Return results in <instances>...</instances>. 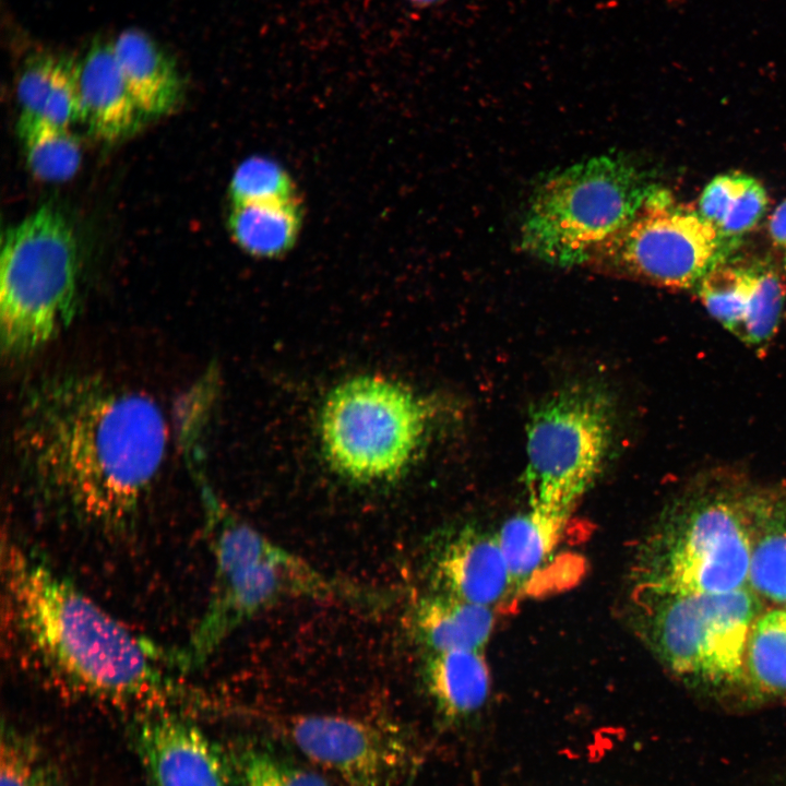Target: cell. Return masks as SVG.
Wrapping results in <instances>:
<instances>
[{"instance_id":"4","label":"cell","mask_w":786,"mask_h":786,"mask_svg":"<svg viewBox=\"0 0 786 786\" xmlns=\"http://www.w3.org/2000/svg\"><path fill=\"white\" fill-rule=\"evenodd\" d=\"M754 491L718 473L691 484L667 507L646 543L635 587L720 594L749 586Z\"/></svg>"},{"instance_id":"19","label":"cell","mask_w":786,"mask_h":786,"mask_svg":"<svg viewBox=\"0 0 786 786\" xmlns=\"http://www.w3.org/2000/svg\"><path fill=\"white\" fill-rule=\"evenodd\" d=\"M495 626L493 608L432 592L414 611V628L428 653L481 651Z\"/></svg>"},{"instance_id":"22","label":"cell","mask_w":786,"mask_h":786,"mask_svg":"<svg viewBox=\"0 0 786 786\" xmlns=\"http://www.w3.org/2000/svg\"><path fill=\"white\" fill-rule=\"evenodd\" d=\"M568 522L533 508L509 519L497 533L514 588L523 587L555 550Z\"/></svg>"},{"instance_id":"28","label":"cell","mask_w":786,"mask_h":786,"mask_svg":"<svg viewBox=\"0 0 786 786\" xmlns=\"http://www.w3.org/2000/svg\"><path fill=\"white\" fill-rule=\"evenodd\" d=\"M69 57L39 51L29 56L17 78L20 118L37 119Z\"/></svg>"},{"instance_id":"24","label":"cell","mask_w":786,"mask_h":786,"mask_svg":"<svg viewBox=\"0 0 786 786\" xmlns=\"http://www.w3.org/2000/svg\"><path fill=\"white\" fill-rule=\"evenodd\" d=\"M17 133L31 172L46 182H62L80 168L82 151L70 129L39 119L20 118Z\"/></svg>"},{"instance_id":"2","label":"cell","mask_w":786,"mask_h":786,"mask_svg":"<svg viewBox=\"0 0 786 786\" xmlns=\"http://www.w3.org/2000/svg\"><path fill=\"white\" fill-rule=\"evenodd\" d=\"M10 632L37 670L74 693L156 710L186 693L164 651L139 638L44 559L3 541Z\"/></svg>"},{"instance_id":"6","label":"cell","mask_w":786,"mask_h":786,"mask_svg":"<svg viewBox=\"0 0 786 786\" xmlns=\"http://www.w3.org/2000/svg\"><path fill=\"white\" fill-rule=\"evenodd\" d=\"M79 307V255L73 228L50 204L10 227L0 258V338L11 359L43 349L73 321Z\"/></svg>"},{"instance_id":"8","label":"cell","mask_w":786,"mask_h":786,"mask_svg":"<svg viewBox=\"0 0 786 786\" xmlns=\"http://www.w3.org/2000/svg\"><path fill=\"white\" fill-rule=\"evenodd\" d=\"M633 599L648 646L683 682L708 690L747 682V645L761 608L750 586L720 594L635 587Z\"/></svg>"},{"instance_id":"21","label":"cell","mask_w":786,"mask_h":786,"mask_svg":"<svg viewBox=\"0 0 786 786\" xmlns=\"http://www.w3.org/2000/svg\"><path fill=\"white\" fill-rule=\"evenodd\" d=\"M766 205L764 187L749 175L733 171L706 184L698 211L724 239L736 242L758 224Z\"/></svg>"},{"instance_id":"29","label":"cell","mask_w":786,"mask_h":786,"mask_svg":"<svg viewBox=\"0 0 786 786\" xmlns=\"http://www.w3.org/2000/svg\"><path fill=\"white\" fill-rule=\"evenodd\" d=\"M769 233L775 246L786 249V199L771 214Z\"/></svg>"},{"instance_id":"20","label":"cell","mask_w":786,"mask_h":786,"mask_svg":"<svg viewBox=\"0 0 786 786\" xmlns=\"http://www.w3.org/2000/svg\"><path fill=\"white\" fill-rule=\"evenodd\" d=\"M299 200L233 203L228 216L231 236L246 252L277 258L296 242L300 228Z\"/></svg>"},{"instance_id":"23","label":"cell","mask_w":786,"mask_h":786,"mask_svg":"<svg viewBox=\"0 0 786 786\" xmlns=\"http://www.w3.org/2000/svg\"><path fill=\"white\" fill-rule=\"evenodd\" d=\"M747 683L755 691L786 696V607L760 614L746 653Z\"/></svg>"},{"instance_id":"18","label":"cell","mask_w":786,"mask_h":786,"mask_svg":"<svg viewBox=\"0 0 786 786\" xmlns=\"http://www.w3.org/2000/svg\"><path fill=\"white\" fill-rule=\"evenodd\" d=\"M424 681L438 712L450 720L477 713L490 692V672L481 651L428 653Z\"/></svg>"},{"instance_id":"25","label":"cell","mask_w":786,"mask_h":786,"mask_svg":"<svg viewBox=\"0 0 786 786\" xmlns=\"http://www.w3.org/2000/svg\"><path fill=\"white\" fill-rule=\"evenodd\" d=\"M0 786H60L57 770L35 739L7 724L1 729Z\"/></svg>"},{"instance_id":"31","label":"cell","mask_w":786,"mask_h":786,"mask_svg":"<svg viewBox=\"0 0 786 786\" xmlns=\"http://www.w3.org/2000/svg\"><path fill=\"white\" fill-rule=\"evenodd\" d=\"M785 271H786V253H785Z\"/></svg>"},{"instance_id":"7","label":"cell","mask_w":786,"mask_h":786,"mask_svg":"<svg viewBox=\"0 0 786 786\" xmlns=\"http://www.w3.org/2000/svg\"><path fill=\"white\" fill-rule=\"evenodd\" d=\"M437 415L434 401L392 379L349 378L332 389L320 412L324 457L348 480H392L418 454Z\"/></svg>"},{"instance_id":"11","label":"cell","mask_w":786,"mask_h":786,"mask_svg":"<svg viewBox=\"0 0 786 786\" xmlns=\"http://www.w3.org/2000/svg\"><path fill=\"white\" fill-rule=\"evenodd\" d=\"M279 728L302 754L348 786H385L405 765L403 741L360 718L306 714L281 720Z\"/></svg>"},{"instance_id":"9","label":"cell","mask_w":786,"mask_h":786,"mask_svg":"<svg viewBox=\"0 0 786 786\" xmlns=\"http://www.w3.org/2000/svg\"><path fill=\"white\" fill-rule=\"evenodd\" d=\"M616 425L611 393L593 381L567 384L537 403L526 424L529 508L568 520L603 472Z\"/></svg>"},{"instance_id":"30","label":"cell","mask_w":786,"mask_h":786,"mask_svg":"<svg viewBox=\"0 0 786 786\" xmlns=\"http://www.w3.org/2000/svg\"><path fill=\"white\" fill-rule=\"evenodd\" d=\"M412 7L417 9H428L444 3L446 0H407Z\"/></svg>"},{"instance_id":"3","label":"cell","mask_w":786,"mask_h":786,"mask_svg":"<svg viewBox=\"0 0 786 786\" xmlns=\"http://www.w3.org/2000/svg\"><path fill=\"white\" fill-rule=\"evenodd\" d=\"M214 560L211 595L186 643L167 653L180 671L201 667L241 624L293 597L374 603V594L325 575L240 517L207 532Z\"/></svg>"},{"instance_id":"5","label":"cell","mask_w":786,"mask_h":786,"mask_svg":"<svg viewBox=\"0 0 786 786\" xmlns=\"http://www.w3.org/2000/svg\"><path fill=\"white\" fill-rule=\"evenodd\" d=\"M658 187L626 157L603 155L550 175L533 193L521 245L550 264L588 263Z\"/></svg>"},{"instance_id":"14","label":"cell","mask_w":786,"mask_h":786,"mask_svg":"<svg viewBox=\"0 0 786 786\" xmlns=\"http://www.w3.org/2000/svg\"><path fill=\"white\" fill-rule=\"evenodd\" d=\"M428 558L432 592L493 608L515 590L497 534L455 528L436 540Z\"/></svg>"},{"instance_id":"17","label":"cell","mask_w":786,"mask_h":786,"mask_svg":"<svg viewBox=\"0 0 786 786\" xmlns=\"http://www.w3.org/2000/svg\"><path fill=\"white\" fill-rule=\"evenodd\" d=\"M749 586L786 607V491L755 489L750 512Z\"/></svg>"},{"instance_id":"27","label":"cell","mask_w":786,"mask_h":786,"mask_svg":"<svg viewBox=\"0 0 786 786\" xmlns=\"http://www.w3.org/2000/svg\"><path fill=\"white\" fill-rule=\"evenodd\" d=\"M229 193L233 203L297 199L287 171L276 162L257 156L236 168Z\"/></svg>"},{"instance_id":"16","label":"cell","mask_w":786,"mask_h":786,"mask_svg":"<svg viewBox=\"0 0 786 786\" xmlns=\"http://www.w3.org/2000/svg\"><path fill=\"white\" fill-rule=\"evenodd\" d=\"M112 49L127 86L145 118L172 111L180 103L182 80L172 59L145 32L122 31Z\"/></svg>"},{"instance_id":"26","label":"cell","mask_w":786,"mask_h":786,"mask_svg":"<svg viewBox=\"0 0 786 786\" xmlns=\"http://www.w3.org/2000/svg\"><path fill=\"white\" fill-rule=\"evenodd\" d=\"M235 767L239 786H330L317 772L261 747L243 749Z\"/></svg>"},{"instance_id":"15","label":"cell","mask_w":786,"mask_h":786,"mask_svg":"<svg viewBox=\"0 0 786 786\" xmlns=\"http://www.w3.org/2000/svg\"><path fill=\"white\" fill-rule=\"evenodd\" d=\"M76 66L83 122L93 135L106 142L130 136L145 117L127 86L111 41L92 43Z\"/></svg>"},{"instance_id":"12","label":"cell","mask_w":786,"mask_h":786,"mask_svg":"<svg viewBox=\"0 0 786 786\" xmlns=\"http://www.w3.org/2000/svg\"><path fill=\"white\" fill-rule=\"evenodd\" d=\"M132 743L152 786H233L231 766L218 745L171 712L140 718Z\"/></svg>"},{"instance_id":"13","label":"cell","mask_w":786,"mask_h":786,"mask_svg":"<svg viewBox=\"0 0 786 786\" xmlns=\"http://www.w3.org/2000/svg\"><path fill=\"white\" fill-rule=\"evenodd\" d=\"M695 288L708 313L747 345L764 346L776 333L785 290L771 265L726 260L708 271Z\"/></svg>"},{"instance_id":"10","label":"cell","mask_w":786,"mask_h":786,"mask_svg":"<svg viewBox=\"0 0 786 786\" xmlns=\"http://www.w3.org/2000/svg\"><path fill=\"white\" fill-rule=\"evenodd\" d=\"M734 245L698 210L657 188L636 217L604 242L588 263L664 287L695 288L727 260Z\"/></svg>"},{"instance_id":"1","label":"cell","mask_w":786,"mask_h":786,"mask_svg":"<svg viewBox=\"0 0 786 786\" xmlns=\"http://www.w3.org/2000/svg\"><path fill=\"white\" fill-rule=\"evenodd\" d=\"M167 443V420L154 398L79 371L28 385L14 434L20 472L36 499L108 533L136 521Z\"/></svg>"}]
</instances>
